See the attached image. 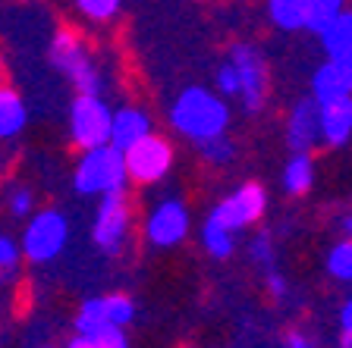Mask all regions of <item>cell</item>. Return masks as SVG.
<instances>
[{
	"label": "cell",
	"mask_w": 352,
	"mask_h": 348,
	"mask_svg": "<svg viewBox=\"0 0 352 348\" xmlns=\"http://www.w3.org/2000/svg\"><path fill=\"white\" fill-rule=\"evenodd\" d=\"M47 54H51L54 69L63 73L79 95H101L104 91V76L95 66L88 47L79 41V35H73L69 29H60L51 38V51Z\"/></svg>",
	"instance_id": "obj_3"
},
{
	"label": "cell",
	"mask_w": 352,
	"mask_h": 348,
	"mask_svg": "<svg viewBox=\"0 0 352 348\" xmlns=\"http://www.w3.org/2000/svg\"><path fill=\"white\" fill-rule=\"evenodd\" d=\"M249 254L255 264H261L264 270H271L274 267V239L267 232H258L255 239L249 242Z\"/></svg>",
	"instance_id": "obj_29"
},
{
	"label": "cell",
	"mask_w": 352,
	"mask_h": 348,
	"mask_svg": "<svg viewBox=\"0 0 352 348\" xmlns=\"http://www.w3.org/2000/svg\"><path fill=\"white\" fill-rule=\"evenodd\" d=\"M129 182L132 179L129 167H126V151H120L117 145H101L85 151L73 170V189L79 195L104 198L110 192H126Z\"/></svg>",
	"instance_id": "obj_2"
},
{
	"label": "cell",
	"mask_w": 352,
	"mask_h": 348,
	"mask_svg": "<svg viewBox=\"0 0 352 348\" xmlns=\"http://www.w3.org/2000/svg\"><path fill=\"white\" fill-rule=\"evenodd\" d=\"M217 91L223 97H239V91H242V82H239V73H236V66H233V60H223V63L217 66Z\"/></svg>",
	"instance_id": "obj_27"
},
{
	"label": "cell",
	"mask_w": 352,
	"mask_h": 348,
	"mask_svg": "<svg viewBox=\"0 0 352 348\" xmlns=\"http://www.w3.org/2000/svg\"><path fill=\"white\" fill-rule=\"evenodd\" d=\"M151 135V116L139 107H123L113 113V129H110V145H117L120 151H129L132 145H139L142 138Z\"/></svg>",
	"instance_id": "obj_13"
},
{
	"label": "cell",
	"mask_w": 352,
	"mask_h": 348,
	"mask_svg": "<svg viewBox=\"0 0 352 348\" xmlns=\"http://www.w3.org/2000/svg\"><path fill=\"white\" fill-rule=\"evenodd\" d=\"M170 126L183 138L201 145L208 138L227 135L230 104L223 95H214V91H208L201 85L186 88L170 107Z\"/></svg>",
	"instance_id": "obj_1"
},
{
	"label": "cell",
	"mask_w": 352,
	"mask_h": 348,
	"mask_svg": "<svg viewBox=\"0 0 352 348\" xmlns=\"http://www.w3.org/2000/svg\"><path fill=\"white\" fill-rule=\"evenodd\" d=\"M3 201H7V211L13 213L16 220L32 217V204H35V195H32L29 185H22V182H13V185L3 192Z\"/></svg>",
	"instance_id": "obj_25"
},
{
	"label": "cell",
	"mask_w": 352,
	"mask_h": 348,
	"mask_svg": "<svg viewBox=\"0 0 352 348\" xmlns=\"http://www.w3.org/2000/svg\"><path fill=\"white\" fill-rule=\"evenodd\" d=\"M346 13V0H311V10H308V32L321 35L327 25L340 19Z\"/></svg>",
	"instance_id": "obj_21"
},
{
	"label": "cell",
	"mask_w": 352,
	"mask_h": 348,
	"mask_svg": "<svg viewBox=\"0 0 352 348\" xmlns=\"http://www.w3.org/2000/svg\"><path fill=\"white\" fill-rule=\"evenodd\" d=\"M173 145L164 135L151 132L148 138H142L139 145H132L126 151V167H129V179L139 185H154V182L167 179V173L173 170Z\"/></svg>",
	"instance_id": "obj_7"
},
{
	"label": "cell",
	"mask_w": 352,
	"mask_h": 348,
	"mask_svg": "<svg viewBox=\"0 0 352 348\" xmlns=\"http://www.w3.org/2000/svg\"><path fill=\"white\" fill-rule=\"evenodd\" d=\"M321 138L324 145L340 148L352 138V95L333 97V101H321Z\"/></svg>",
	"instance_id": "obj_12"
},
{
	"label": "cell",
	"mask_w": 352,
	"mask_h": 348,
	"mask_svg": "<svg viewBox=\"0 0 352 348\" xmlns=\"http://www.w3.org/2000/svg\"><path fill=\"white\" fill-rule=\"evenodd\" d=\"M308 10H311V0H267V16H271V22L283 32L305 29Z\"/></svg>",
	"instance_id": "obj_16"
},
{
	"label": "cell",
	"mask_w": 352,
	"mask_h": 348,
	"mask_svg": "<svg viewBox=\"0 0 352 348\" xmlns=\"http://www.w3.org/2000/svg\"><path fill=\"white\" fill-rule=\"evenodd\" d=\"M69 141L79 151L110 145V129H113V110L104 104L101 95H76L69 104Z\"/></svg>",
	"instance_id": "obj_4"
},
{
	"label": "cell",
	"mask_w": 352,
	"mask_h": 348,
	"mask_svg": "<svg viewBox=\"0 0 352 348\" xmlns=\"http://www.w3.org/2000/svg\"><path fill=\"white\" fill-rule=\"evenodd\" d=\"M318 38H321V47H324V54H327V60L349 57L352 54V10H346V13L340 16L333 25H327Z\"/></svg>",
	"instance_id": "obj_17"
},
{
	"label": "cell",
	"mask_w": 352,
	"mask_h": 348,
	"mask_svg": "<svg viewBox=\"0 0 352 348\" xmlns=\"http://www.w3.org/2000/svg\"><path fill=\"white\" fill-rule=\"evenodd\" d=\"M286 348H308V339L305 336H299V333H293L289 336V342H286Z\"/></svg>",
	"instance_id": "obj_33"
},
{
	"label": "cell",
	"mask_w": 352,
	"mask_h": 348,
	"mask_svg": "<svg viewBox=\"0 0 352 348\" xmlns=\"http://www.w3.org/2000/svg\"><path fill=\"white\" fill-rule=\"evenodd\" d=\"M22 257H25V254H22L19 242H16L13 235H7V232H0V270H3V273H13Z\"/></svg>",
	"instance_id": "obj_28"
},
{
	"label": "cell",
	"mask_w": 352,
	"mask_h": 348,
	"mask_svg": "<svg viewBox=\"0 0 352 348\" xmlns=\"http://www.w3.org/2000/svg\"><path fill=\"white\" fill-rule=\"evenodd\" d=\"M126 348H129V345H126Z\"/></svg>",
	"instance_id": "obj_36"
},
{
	"label": "cell",
	"mask_w": 352,
	"mask_h": 348,
	"mask_svg": "<svg viewBox=\"0 0 352 348\" xmlns=\"http://www.w3.org/2000/svg\"><path fill=\"white\" fill-rule=\"evenodd\" d=\"M69 239V220L57 207H44L32 213L25 229H22V254L32 264H51Z\"/></svg>",
	"instance_id": "obj_5"
},
{
	"label": "cell",
	"mask_w": 352,
	"mask_h": 348,
	"mask_svg": "<svg viewBox=\"0 0 352 348\" xmlns=\"http://www.w3.org/2000/svg\"><path fill=\"white\" fill-rule=\"evenodd\" d=\"M132 229V207L126 192H110V195L98 198V211L91 220V242L101 248L104 254H120L129 239Z\"/></svg>",
	"instance_id": "obj_6"
},
{
	"label": "cell",
	"mask_w": 352,
	"mask_h": 348,
	"mask_svg": "<svg viewBox=\"0 0 352 348\" xmlns=\"http://www.w3.org/2000/svg\"><path fill=\"white\" fill-rule=\"evenodd\" d=\"M66 348H101V345H98V339H95V336H85V333H79V336H76V339H69V345H66Z\"/></svg>",
	"instance_id": "obj_32"
},
{
	"label": "cell",
	"mask_w": 352,
	"mask_h": 348,
	"mask_svg": "<svg viewBox=\"0 0 352 348\" xmlns=\"http://www.w3.org/2000/svg\"><path fill=\"white\" fill-rule=\"evenodd\" d=\"M230 60H233L236 73L242 82V107L249 113H258L264 107V97H267V63H264L261 51L255 44H233L230 47Z\"/></svg>",
	"instance_id": "obj_10"
},
{
	"label": "cell",
	"mask_w": 352,
	"mask_h": 348,
	"mask_svg": "<svg viewBox=\"0 0 352 348\" xmlns=\"http://www.w3.org/2000/svg\"><path fill=\"white\" fill-rule=\"evenodd\" d=\"M327 273L333 279H340V283H352V239L349 235L327 251Z\"/></svg>",
	"instance_id": "obj_22"
},
{
	"label": "cell",
	"mask_w": 352,
	"mask_h": 348,
	"mask_svg": "<svg viewBox=\"0 0 352 348\" xmlns=\"http://www.w3.org/2000/svg\"><path fill=\"white\" fill-rule=\"evenodd\" d=\"M198 151H201L205 163H211V167H223V163H230V160H233L236 145L230 141L227 135H217V138H208V141H201V145H198Z\"/></svg>",
	"instance_id": "obj_24"
},
{
	"label": "cell",
	"mask_w": 352,
	"mask_h": 348,
	"mask_svg": "<svg viewBox=\"0 0 352 348\" xmlns=\"http://www.w3.org/2000/svg\"><path fill=\"white\" fill-rule=\"evenodd\" d=\"M264 211H267V192H264V185L245 182V185L233 189L217 207H214L211 217L217 220L220 226H227L230 232H239V229L255 226L258 220L264 217Z\"/></svg>",
	"instance_id": "obj_8"
},
{
	"label": "cell",
	"mask_w": 352,
	"mask_h": 348,
	"mask_svg": "<svg viewBox=\"0 0 352 348\" xmlns=\"http://www.w3.org/2000/svg\"><path fill=\"white\" fill-rule=\"evenodd\" d=\"M29 126V107L10 85H0V141H13Z\"/></svg>",
	"instance_id": "obj_15"
},
{
	"label": "cell",
	"mask_w": 352,
	"mask_h": 348,
	"mask_svg": "<svg viewBox=\"0 0 352 348\" xmlns=\"http://www.w3.org/2000/svg\"><path fill=\"white\" fill-rule=\"evenodd\" d=\"M267 292H271L274 298H286L289 295V286H286V276L280 273V270H267Z\"/></svg>",
	"instance_id": "obj_30"
},
{
	"label": "cell",
	"mask_w": 352,
	"mask_h": 348,
	"mask_svg": "<svg viewBox=\"0 0 352 348\" xmlns=\"http://www.w3.org/2000/svg\"><path fill=\"white\" fill-rule=\"evenodd\" d=\"M343 229H346V235H349V239H352V213L343 220Z\"/></svg>",
	"instance_id": "obj_35"
},
{
	"label": "cell",
	"mask_w": 352,
	"mask_h": 348,
	"mask_svg": "<svg viewBox=\"0 0 352 348\" xmlns=\"http://www.w3.org/2000/svg\"><path fill=\"white\" fill-rule=\"evenodd\" d=\"M201 245H205V251L211 254V257L223 261L236 248V232H230L227 226H220L214 217H208L205 226H201Z\"/></svg>",
	"instance_id": "obj_19"
},
{
	"label": "cell",
	"mask_w": 352,
	"mask_h": 348,
	"mask_svg": "<svg viewBox=\"0 0 352 348\" xmlns=\"http://www.w3.org/2000/svg\"><path fill=\"white\" fill-rule=\"evenodd\" d=\"M311 185H315V160H311V154H293L289 163L283 167L286 195L299 198V195H305Z\"/></svg>",
	"instance_id": "obj_18"
},
{
	"label": "cell",
	"mask_w": 352,
	"mask_h": 348,
	"mask_svg": "<svg viewBox=\"0 0 352 348\" xmlns=\"http://www.w3.org/2000/svg\"><path fill=\"white\" fill-rule=\"evenodd\" d=\"M340 329H343L346 336H352V298L343 305V311H340Z\"/></svg>",
	"instance_id": "obj_31"
},
{
	"label": "cell",
	"mask_w": 352,
	"mask_h": 348,
	"mask_svg": "<svg viewBox=\"0 0 352 348\" xmlns=\"http://www.w3.org/2000/svg\"><path fill=\"white\" fill-rule=\"evenodd\" d=\"M104 327H113L107 317V305H104V295L101 298H88L85 305L79 308V314H76V329L85 336H95L101 333Z\"/></svg>",
	"instance_id": "obj_20"
},
{
	"label": "cell",
	"mask_w": 352,
	"mask_h": 348,
	"mask_svg": "<svg viewBox=\"0 0 352 348\" xmlns=\"http://www.w3.org/2000/svg\"><path fill=\"white\" fill-rule=\"evenodd\" d=\"M340 63L346 66V76H349V82H352V54H349V57H343V60H340Z\"/></svg>",
	"instance_id": "obj_34"
},
{
	"label": "cell",
	"mask_w": 352,
	"mask_h": 348,
	"mask_svg": "<svg viewBox=\"0 0 352 348\" xmlns=\"http://www.w3.org/2000/svg\"><path fill=\"white\" fill-rule=\"evenodd\" d=\"M104 305H107V317L113 327H126V323H132V317H135V305H132V298L123 295V292L104 295Z\"/></svg>",
	"instance_id": "obj_26"
},
{
	"label": "cell",
	"mask_w": 352,
	"mask_h": 348,
	"mask_svg": "<svg viewBox=\"0 0 352 348\" xmlns=\"http://www.w3.org/2000/svg\"><path fill=\"white\" fill-rule=\"evenodd\" d=\"M324 141L321 138V110L318 101H299L289 110V119H286V145L293 154H308L311 148Z\"/></svg>",
	"instance_id": "obj_11"
},
{
	"label": "cell",
	"mask_w": 352,
	"mask_h": 348,
	"mask_svg": "<svg viewBox=\"0 0 352 348\" xmlns=\"http://www.w3.org/2000/svg\"><path fill=\"white\" fill-rule=\"evenodd\" d=\"M189 207H186L179 198H161V201L154 204L151 211L145 217V239L151 242L154 248H173L189 235Z\"/></svg>",
	"instance_id": "obj_9"
},
{
	"label": "cell",
	"mask_w": 352,
	"mask_h": 348,
	"mask_svg": "<svg viewBox=\"0 0 352 348\" xmlns=\"http://www.w3.org/2000/svg\"><path fill=\"white\" fill-rule=\"evenodd\" d=\"M73 7L91 22H110L123 10V0H73Z\"/></svg>",
	"instance_id": "obj_23"
},
{
	"label": "cell",
	"mask_w": 352,
	"mask_h": 348,
	"mask_svg": "<svg viewBox=\"0 0 352 348\" xmlns=\"http://www.w3.org/2000/svg\"><path fill=\"white\" fill-rule=\"evenodd\" d=\"M343 95H352V82L346 76V66L340 60H324L315 69V79H311V97L321 104Z\"/></svg>",
	"instance_id": "obj_14"
}]
</instances>
